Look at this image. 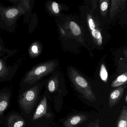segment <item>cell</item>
I'll return each mask as SVG.
<instances>
[{"instance_id": "6da1fadb", "label": "cell", "mask_w": 127, "mask_h": 127, "mask_svg": "<svg viewBox=\"0 0 127 127\" xmlns=\"http://www.w3.org/2000/svg\"><path fill=\"white\" fill-rule=\"evenodd\" d=\"M57 66L55 60H50L39 64L26 72L19 84V93L40 81L41 79L53 72Z\"/></svg>"}, {"instance_id": "7a4b0ae2", "label": "cell", "mask_w": 127, "mask_h": 127, "mask_svg": "<svg viewBox=\"0 0 127 127\" xmlns=\"http://www.w3.org/2000/svg\"><path fill=\"white\" fill-rule=\"evenodd\" d=\"M27 10L24 3L6 7L0 2V29L13 33L17 27L20 17L24 15Z\"/></svg>"}, {"instance_id": "3957f363", "label": "cell", "mask_w": 127, "mask_h": 127, "mask_svg": "<svg viewBox=\"0 0 127 127\" xmlns=\"http://www.w3.org/2000/svg\"><path fill=\"white\" fill-rule=\"evenodd\" d=\"M44 82L40 81L19 93L18 102L20 107L26 112H30L37 102Z\"/></svg>"}, {"instance_id": "277c9868", "label": "cell", "mask_w": 127, "mask_h": 127, "mask_svg": "<svg viewBox=\"0 0 127 127\" xmlns=\"http://www.w3.org/2000/svg\"><path fill=\"white\" fill-rule=\"evenodd\" d=\"M69 74L74 86L83 97L91 102L96 101L95 94L84 78L72 67L69 68Z\"/></svg>"}, {"instance_id": "5b68a950", "label": "cell", "mask_w": 127, "mask_h": 127, "mask_svg": "<svg viewBox=\"0 0 127 127\" xmlns=\"http://www.w3.org/2000/svg\"><path fill=\"white\" fill-rule=\"evenodd\" d=\"M17 52L16 50H9L3 57L0 58V82L10 81L16 74L23 58L19 59L12 65H8L6 62L8 58Z\"/></svg>"}, {"instance_id": "8992f818", "label": "cell", "mask_w": 127, "mask_h": 127, "mask_svg": "<svg viewBox=\"0 0 127 127\" xmlns=\"http://www.w3.org/2000/svg\"><path fill=\"white\" fill-rule=\"evenodd\" d=\"M92 10H89L86 12V19L92 35L97 44L101 46L103 43V36L100 31L97 27L96 18Z\"/></svg>"}, {"instance_id": "52a82bcc", "label": "cell", "mask_w": 127, "mask_h": 127, "mask_svg": "<svg viewBox=\"0 0 127 127\" xmlns=\"http://www.w3.org/2000/svg\"><path fill=\"white\" fill-rule=\"evenodd\" d=\"M11 96L12 93L9 88L5 87L0 90V117L9 106Z\"/></svg>"}, {"instance_id": "ba28073f", "label": "cell", "mask_w": 127, "mask_h": 127, "mask_svg": "<svg viewBox=\"0 0 127 127\" xmlns=\"http://www.w3.org/2000/svg\"><path fill=\"white\" fill-rule=\"evenodd\" d=\"M14 5H16L19 3H24L27 9V12L24 15V24H28L32 15V10L34 5V0H7Z\"/></svg>"}, {"instance_id": "9c48e42d", "label": "cell", "mask_w": 127, "mask_h": 127, "mask_svg": "<svg viewBox=\"0 0 127 127\" xmlns=\"http://www.w3.org/2000/svg\"><path fill=\"white\" fill-rule=\"evenodd\" d=\"M87 119V116L85 115L77 114L68 118L64 122V125L65 127H78Z\"/></svg>"}, {"instance_id": "30bf717a", "label": "cell", "mask_w": 127, "mask_h": 127, "mask_svg": "<svg viewBox=\"0 0 127 127\" xmlns=\"http://www.w3.org/2000/svg\"><path fill=\"white\" fill-rule=\"evenodd\" d=\"M47 98L45 95L42 96L41 100L36 110L34 113L33 118V121L39 119L47 113Z\"/></svg>"}, {"instance_id": "8fae6325", "label": "cell", "mask_w": 127, "mask_h": 127, "mask_svg": "<svg viewBox=\"0 0 127 127\" xmlns=\"http://www.w3.org/2000/svg\"><path fill=\"white\" fill-rule=\"evenodd\" d=\"M127 0H111L109 13L110 18H114L118 13L125 9Z\"/></svg>"}, {"instance_id": "7c38bea8", "label": "cell", "mask_w": 127, "mask_h": 127, "mask_svg": "<svg viewBox=\"0 0 127 127\" xmlns=\"http://www.w3.org/2000/svg\"><path fill=\"white\" fill-rule=\"evenodd\" d=\"M125 87L121 86L113 91L109 97V106L113 107L117 104L122 98L125 90Z\"/></svg>"}, {"instance_id": "4fadbf2b", "label": "cell", "mask_w": 127, "mask_h": 127, "mask_svg": "<svg viewBox=\"0 0 127 127\" xmlns=\"http://www.w3.org/2000/svg\"><path fill=\"white\" fill-rule=\"evenodd\" d=\"M45 8L49 15L53 16L59 15L60 12L63 9L62 5L56 1L51 0L46 1Z\"/></svg>"}, {"instance_id": "5bb4252c", "label": "cell", "mask_w": 127, "mask_h": 127, "mask_svg": "<svg viewBox=\"0 0 127 127\" xmlns=\"http://www.w3.org/2000/svg\"><path fill=\"white\" fill-rule=\"evenodd\" d=\"M42 42L38 41H34L28 48V56L31 59H35L39 56L42 52Z\"/></svg>"}, {"instance_id": "9a60e30c", "label": "cell", "mask_w": 127, "mask_h": 127, "mask_svg": "<svg viewBox=\"0 0 127 127\" xmlns=\"http://www.w3.org/2000/svg\"><path fill=\"white\" fill-rule=\"evenodd\" d=\"M25 121L23 118L17 114H12L7 119V127H24Z\"/></svg>"}, {"instance_id": "2e32d148", "label": "cell", "mask_w": 127, "mask_h": 127, "mask_svg": "<svg viewBox=\"0 0 127 127\" xmlns=\"http://www.w3.org/2000/svg\"><path fill=\"white\" fill-rule=\"evenodd\" d=\"M116 127H127V106L124 107L116 123Z\"/></svg>"}, {"instance_id": "e0dca14e", "label": "cell", "mask_w": 127, "mask_h": 127, "mask_svg": "<svg viewBox=\"0 0 127 127\" xmlns=\"http://www.w3.org/2000/svg\"><path fill=\"white\" fill-rule=\"evenodd\" d=\"M110 0H99V7L100 13L102 17L107 15L109 8L110 6Z\"/></svg>"}, {"instance_id": "ac0fdd59", "label": "cell", "mask_w": 127, "mask_h": 127, "mask_svg": "<svg viewBox=\"0 0 127 127\" xmlns=\"http://www.w3.org/2000/svg\"><path fill=\"white\" fill-rule=\"evenodd\" d=\"M127 72L123 73L119 75L113 82L111 85L112 87H117L127 83Z\"/></svg>"}, {"instance_id": "d6986e66", "label": "cell", "mask_w": 127, "mask_h": 127, "mask_svg": "<svg viewBox=\"0 0 127 127\" xmlns=\"http://www.w3.org/2000/svg\"><path fill=\"white\" fill-rule=\"evenodd\" d=\"M38 23V17L36 13H34L33 15H31L30 21L28 23V25H29L28 31L29 33H32L34 31L37 27Z\"/></svg>"}, {"instance_id": "ffe728a7", "label": "cell", "mask_w": 127, "mask_h": 127, "mask_svg": "<svg viewBox=\"0 0 127 127\" xmlns=\"http://www.w3.org/2000/svg\"><path fill=\"white\" fill-rule=\"evenodd\" d=\"M57 87V80L55 77L51 78L47 84V91L50 93H53L56 90Z\"/></svg>"}, {"instance_id": "44dd1931", "label": "cell", "mask_w": 127, "mask_h": 127, "mask_svg": "<svg viewBox=\"0 0 127 127\" xmlns=\"http://www.w3.org/2000/svg\"><path fill=\"white\" fill-rule=\"evenodd\" d=\"M69 26L73 35L76 36H78L81 34V29L79 25L75 22L70 21L69 22Z\"/></svg>"}, {"instance_id": "7402d4cb", "label": "cell", "mask_w": 127, "mask_h": 127, "mask_svg": "<svg viewBox=\"0 0 127 127\" xmlns=\"http://www.w3.org/2000/svg\"><path fill=\"white\" fill-rule=\"evenodd\" d=\"M100 76L103 81L106 83L107 82L108 78V72L106 66L103 63L101 65Z\"/></svg>"}, {"instance_id": "603a6c76", "label": "cell", "mask_w": 127, "mask_h": 127, "mask_svg": "<svg viewBox=\"0 0 127 127\" xmlns=\"http://www.w3.org/2000/svg\"><path fill=\"white\" fill-rule=\"evenodd\" d=\"M0 50L6 53L7 51L9 50V49H7L5 48L3 41L0 37Z\"/></svg>"}, {"instance_id": "cb8c5ba5", "label": "cell", "mask_w": 127, "mask_h": 127, "mask_svg": "<svg viewBox=\"0 0 127 127\" xmlns=\"http://www.w3.org/2000/svg\"><path fill=\"white\" fill-rule=\"evenodd\" d=\"M91 4L92 10L94 12L97 7L98 0H89Z\"/></svg>"}, {"instance_id": "d4e9b609", "label": "cell", "mask_w": 127, "mask_h": 127, "mask_svg": "<svg viewBox=\"0 0 127 127\" xmlns=\"http://www.w3.org/2000/svg\"><path fill=\"white\" fill-rule=\"evenodd\" d=\"M8 50L7 51V52L8 51ZM6 52H4V51H2L0 50V58L3 57L4 56V55L6 54Z\"/></svg>"}, {"instance_id": "484cf974", "label": "cell", "mask_w": 127, "mask_h": 127, "mask_svg": "<svg viewBox=\"0 0 127 127\" xmlns=\"http://www.w3.org/2000/svg\"><path fill=\"white\" fill-rule=\"evenodd\" d=\"M94 127H100V125H99V121L98 119L95 121Z\"/></svg>"}, {"instance_id": "4316f807", "label": "cell", "mask_w": 127, "mask_h": 127, "mask_svg": "<svg viewBox=\"0 0 127 127\" xmlns=\"http://www.w3.org/2000/svg\"><path fill=\"white\" fill-rule=\"evenodd\" d=\"M125 102H126V103H127V95H126V97H125Z\"/></svg>"}]
</instances>
